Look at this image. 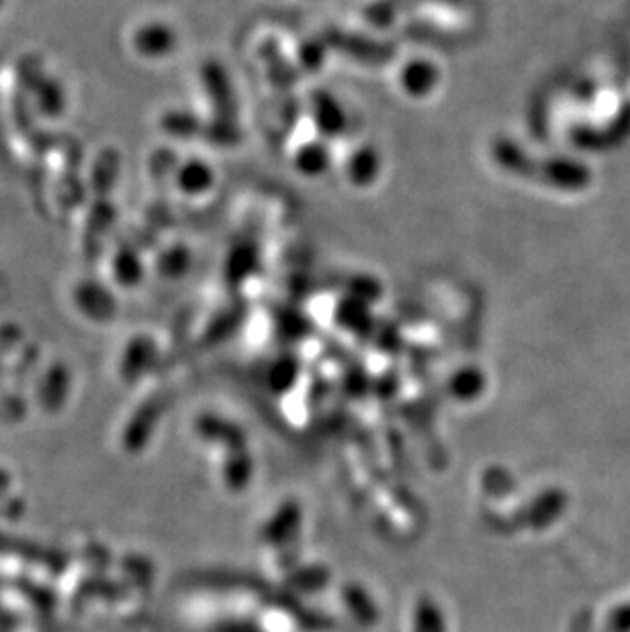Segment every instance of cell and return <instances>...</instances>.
<instances>
[{
	"label": "cell",
	"mask_w": 630,
	"mask_h": 632,
	"mask_svg": "<svg viewBox=\"0 0 630 632\" xmlns=\"http://www.w3.org/2000/svg\"><path fill=\"white\" fill-rule=\"evenodd\" d=\"M401 84L410 95L420 97L432 93L438 84V72L432 62H410V66L401 74Z\"/></svg>",
	"instance_id": "obj_1"
},
{
	"label": "cell",
	"mask_w": 630,
	"mask_h": 632,
	"mask_svg": "<svg viewBox=\"0 0 630 632\" xmlns=\"http://www.w3.org/2000/svg\"><path fill=\"white\" fill-rule=\"evenodd\" d=\"M213 185V174L209 166L193 160V164H187L183 170L178 172V187L185 193L199 195L205 193Z\"/></svg>",
	"instance_id": "obj_2"
},
{
	"label": "cell",
	"mask_w": 630,
	"mask_h": 632,
	"mask_svg": "<svg viewBox=\"0 0 630 632\" xmlns=\"http://www.w3.org/2000/svg\"><path fill=\"white\" fill-rule=\"evenodd\" d=\"M140 45L142 50L148 52L150 56H162L170 52L172 48V33L164 29H148L140 33Z\"/></svg>",
	"instance_id": "obj_3"
}]
</instances>
